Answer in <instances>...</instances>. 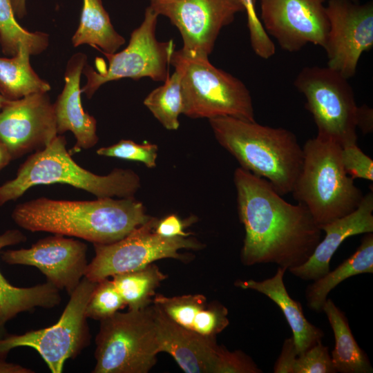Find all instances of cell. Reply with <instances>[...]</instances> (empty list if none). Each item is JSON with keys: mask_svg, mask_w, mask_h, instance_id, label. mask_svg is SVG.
Returning a JSON list of instances; mask_svg holds the SVG:
<instances>
[{"mask_svg": "<svg viewBox=\"0 0 373 373\" xmlns=\"http://www.w3.org/2000/svg\"><path fill=\"white\" fill-rule=\"evenodd\" d=\"M149 6L177 28L182 50L208 57L222 29L244 11L240 0H150Z\"/></svg>", "mask_w": 373, "mask_h": 373, "instance_id": "obj_13", "label": "cell"}, {"mask_svg": "<svg viewBox=\"0 0 373 373\" xmlns=\"http://www.w3.org/2000/svg\"><path fill=\"white\" fill-rule=\"evenodd\" d=\"M157 151L155 144L148 142L137 144L133 140H122L113 145L101 147L96 152L99 155L140 162L149 168H153L156 166Z\"/></svg>", "mask_w": 373, "mask_h": 373, "instance_id": "obj_31", "label": "cell"}, {"mask_svg": "<svg viewBox=\"0 0 373 373\" xmlns=\"http://www.w3.org/2000/svg\"><path fill=\"white\" fill-rule=\"evenodd\" d=\"M372 273L373 234L368 233L352 256L307 287L305 291L307 307L316 312H323L329 293L338 284L356 275Z\"/></svg>", "mask_w": 373, "mask_h": 373, "instance_id": "obj_23", "label": "cell"}, {"mask_svg": "<svg viewBox=\"0 0 373 373\" xmlns=\"http://www.w3.org/2000/svg\"><path fill=\"white\" fill-rule=\"evenodd\" d=\"M329 348L321 341L298 355L294 361L293 373H335Z\"/></svg>", "mask_w": 373, "mask_h": 373, "instance_id": "obj_33", "label": "cell"}, {"mask_svg": "<svg viewBox=\"0 0 373 373\" xmlns=\"http://www.w3.org/2000/svg\"><path fill=\"white\" fill-rule=\"evenodd\" d=\"M325 0H260V21L281 49L295 52L308 44L324 47L329 30Z\"/></svg>", "mask_w": 373, "mask_h": 373, "instance_id": "obj_15", "label": "cell"}, {"mask_svg": "<svg viewBox=\"0 0 373 373\" xmlns=\"http://www.w3.org/2000/svg\"><path fill=\"white\" fill-rule=\"evenodd\" d=\"M12 160L11 155L6 146L0 141V171Z\"/></svg>", "mask_w": 373, "mask_h": 373, "instance_id": "obj_40", "label": "cell"}, {"mask_svg": "<svg viewBox=\"0 0 373 373\" xmlns=\"http://www.w3.org/2000/svg\"><path fill=\"white\" fill-rule=\"evenodd\" d=\"M66 146L65 137L57 135L45 148L30 155L16 177L0 186V206L16 200L39 184H66L97 198L134 197L140 189V177L131 169H115L106 175L95 174L77 164Z\"/></svg>", "mask_w": 373, "mask_h": 373, "instance_id": "obj_4", "label": "cell"}, {"mask_svg": "<svg viewBox=\"0 0 373 373\" xmlns=\"http://www.w3.org/2000/svg\"><path fill=\"white\" fill-rule=\"evenodd\" d=\"M347 78L326 66L304 67L294 84L306 99L318 134L334 140L341 148L357 144L358 106Z\"/></svg>", "mask_w": 373, "mask_h": 373, "instance_id": "obj_9", "label": "cell"}, {"mask_svg": "<svg viewBox=\"0 0 373 373\" xmlns=\"http://www.w3.org/2000/svg\"><path fill=\"white\" fill-rule=\"evenodd\" d=\"M352 1H357V0H352Z\"/></svg>", "mask_w": 373, "mask_h": 373, "instance_id": "obj_42", "label": "cell"}, {"mask_svg": "<svg viewBox=\"0 0 373 373\" xmlns=\"http://www.w3.org/2000/svg\"><path fill=\"white\" fill-rule=\"evenodd\" d=\"M111 280L128 309L146 307L153 303L156 288L166 276L155 265L116 274Z\"/></svg>", "mask_w": 373, "mask_h": 373, "instance_id": "obj_27", "label": "cell"}, {"mask_svg": "<svg viewBox=\"0 0 373 373\" xmlns=\"http://www.w3.org/2000/svg\"><path fill=\"white\" fill-rule=\"evenodd\" d=\"M209 122L218 142L240 167L267 180L282 196L291 192L303 158L294 133L231 117Z\"/></svg>", "mask_w": 373, "mask_h": 373, "instance_id": "obj_3", "label": "cell"}, {"mask_svg": "<svg viewBox=\"0 0 373 373\" xmlns=\"http://www.w3.org/2000/svg\"><path fill=\"white\" fill-rule=\"evenodd\" d=\"M57 135L53 104L47 93L9 100L0 110V141L12 160L43 149Z\"/></svg>", "mask_w": 373, "mask_h": 373, "instance_id": "obj_16", "label": "cell"}, {"mask_svg": "<svg viewBox=\"0 0 373 373\" xmlns=\"http://www.w3.org/2000/svg\"><path fill=\"white\" fill-rule=\"evenodd\" d=\"M86 55L82 52L74 55L68 61L64 86L53 104L58 135L70 131L76 138L73 152L93 147L98 142L97 121L86 112L81 100L80 77L86 65Z\"/></svg>", "mask_w": 373, "mask_h": 373, "instance_id": "obj_19", "label": "cell"}, {"mask_svg": "<svg viewBox=\"0 0 373 373\" xmlns=\"http://www.w3.org/2000/svg\"><path fill=\"white\" fill-rule=\"evenodd\" d=\"M9 101L0 94V110L5 106V104Z\"/></svg>", "mask_w": 373, "mask_h": 373, "instance_id": "obj_41", "label": "cell"}, {"mask_svg": "<svg viewBox=\"0 0 373 373\" xmlns=\"http://www.w3.org/2000/svg\"><path fill=\"white\" fill-rule=\"evenodd\" d=\"M11 217L23 229L77 237L93 245L115 242L151 218L134 197L91 201L41 197L16 205Z\"/></svg>", "mask_w": 373, "mask_h": 373, "instance_id": "obj_2", "label": "cell"}, {"mask_svg": "<svg viewBox=\"0 0 373 373\" xmlns=\"http://www.w3.org/2000/svg\"><path fill=\"white\" fill-rule=\"evenodd\" d=\"M373 193L365 195L352 213L320 227L325 231L309 259L300 266L288 271L305 280H315L325 275L330 260L343 241L351 236L373 232Z\"/></svg>", "mask_w": 373, "mask_h": 373, "instance_id": "obj_18", "label": "cell"}, {"mask_svg": "<svg viewBox=\"0 0 373 373\" xmlns=\"http://www.w3.org/2000/svg\"><path fill=\"white\" fill-rule=\"evenodd\" d=\"M35 371L19 364L8 363L0 359V373H33Z\"/></svg>", "mask_w": 373, "mask_h": 373, "instance_id": "obj_38", "label": "cell"}, {"mask_svg": "<svg viewBox=\"0 0 373 373\" xmlns=\"http://www.w3.org/2000/svg\"><path fill=\"white\" fill-rule=\"evenodd\" d=\"M158 220L151 218L123 238L110 244H94L95 256L88 264L85 277L98 283L116 274L143 268L163 258L182 260L179 251L199 249L202 245L193 238H166L154 231Z\"/></svg>", "mask_w": 373, "mask_h": 373, "instance_id": "obj_11", "label": "cell"}, {"mask_svg": "<svg viewBox=\"0 0 373 373\" xmlns=\"http://www.w3.org/2000/svg\"><path fill=\"white\" fill-rule=\"evenodd\" d=\"M247 13V27L251 48L259 57L267 59L276 52L275 44L265 32L256 11V0H240Z\"/></svg>", "mask_w": 373, "mask_h": 373, "instance_id": "obj_32", "label": "cell"}, {"mask_svg": "<svg viewBox=\"0 0 373 373\" xmlns=\"http://www.w3.org/2000/svg\"><path fill=\"white\" fill-rule=\"evenodd\" d=\"M30 49L21 46L10 58L0 57V94L9 100L47 93L50 84L41 79L30 64Z\"/></svg>", "mask_w": 373, "mask_h": 373, "instance_id": "obj_26", "label": "cell"}, {"mask_svg": "<svg viewBox=\"0 0 373 373\" xmlns=\"http://www.w3.org/2000/svg\"><path fill=\"white\" fill-rule=\"evenodd\" d=\"M0 44L8 56L16 55L21 46H27L32 55H37L48 47V35L24 29L16 21L11 0H0Z\"/></svg>", "mask_w": 373, "mask_h": 373, "instance_id": "obj_28", "label": "cell"}, {"mask_svg": "<svg viewBox=\"0 0 373 373\" xmlns=\"http://www.w3.org/2000/svg\"><path fill=\"white\" fill-rule=\"evenodd\" d=\"M303 153L291 192L294 198L307 208L319 227L354 211L363 194L344 169L341 145L317 135L305 142Z\"/></svg>", "mask_w": 373, "mask_h": 373, "instance_id": "obj_5", "label": "cell"}, {"mask_svg": "<svg viewBox=\"0 0 373 373\" xmlns=\"http://www.w3.org/2000/svg\"><path fill=\"white\" fill-rule=\"evenodd\" d=\"M187 222L188 220L186 222L182 220L175 214H171L158 220L154 231L156 233L166 238L187 237L191 234L184 231Z\"/></svg>", "mask_w": 373, "mask_h": 373, "instance_id": "obj_35", "label": "cell"}, {"mask_svg": "<svg viewBox=\"0 0 373 373\" xmlns=\"http://www.w3.org/2000/svg\"><path fill=\"white\" fill-rule=\"evenodd\" d=\"M1 260L11 265L37 267L48 282L69 296L84 277L88 264L87 245L61 234L40 239L27 249L6 250Z\"/></svg>", "mask_w": 373, "mask_h": 373, "instance_id": "obj_17", "label": "cell"}, {"mask_svg": "<svg viewBox=\"0 0 373 373\" xmlns=\"http://www.w3.org/2000/svg\"><path fill=\"white\" fill-rule=\"evenodd\" d=\"M329 30L323 47L327 66L352 77L358 61L373 46V5L352 0H329L325 6Z\"/></svg>", "mask_w": 373, "mask_h": 373, "instance_id": "obj_14", "label": "cell"}, {"mask_svg": "<svg viewBox=\"0 0 373 373\" xmlns=\"http://www.w3.org/2000/svg\"><path fill=\"white\" fill-rule=\"evenodd\" d=\"M153 303L178 325L203 335L216 336L229 324L227 308L218 301L207 302L202 294H157Z\"/></svg>", "mask_w": 373, "mask_h": 373, "instance_id": "obj_20", "label": "cell"}, {"mask_svg": "<svg viewBox=\"0 0 373 373\" xmlns=\"http://www.w3.org/2000/svg\"><path fill=\"white\" fill-rule=\"evenodd\" d=\"M144 106L167 130L179 128V115L182 114L183 103L180 82L174 71L164 84L153 90L144 99Z\"/></svg>", "mask_w": 373, "mask_h": 373, "instance_id": "obj_29", "label": "cell"}, {"mask_svg": "<svg viewBox=\"0 0 373 373\" xmlns=\"http://www.w3.org/2000/svg\"><path fill=\"white\" fill-rule=\"evenodd\" d=\"M75 47L89 44L107 53H114L125 39L113 28L101 0H83L79 24L72 38Z\"/></svg>", "mask_w": 373, "mask_h": 373, "instance_id": "obj_25", "label": "cell"}, {"mask_svg": "<svg viewBox=\"0 0 373 373\" xmlns=\"http://www.w3.org/2000/svg\"><path fill=\"white\" fill-rule=\"evenodd\" d=\"M96 285L84 276L53 325L0 338V359H6L12 349L28 347L38 352L51 372L61 373L65 362L78 356L90 343L86 308Z\"/></svg>", "mask_w": 373, "mask_h": 373, "instance_id": "obj_8", "label": "cell"}, {"mask_svg": "<svg viewBox=\"0 0 373 373\" xmlns=\"http://www.w3.org/2000/svg\"><path fill=\"white\" fill-rule=\"evenodd\" d=\"M341 160L345 171L352 179L373 180V160L357 144L341 148Z\"/></svg>", "mask_w": 373, "mask_h": 373, "instance_id": "obj_34", "label": "cell"}, {"mask_svg": "<svg viewBox=\"0 0 373 373\" xmlns=\"http://www.w3.org/2000/svg\"><path fill=\"white\" fill-rule=\"evenodd\" d=\"M170 65L180 78L185 116L208 119L231 117L255 121L253 101L246 85L213 66L208 57L174 50Z\"/></svg>", "mask_w": 373, "mask_h": 373, "instance_id": "obj_6", "label": "cell"}, {"mask_svg": "<svg viewBox=\"0 0 373 373\" xmlns=\"http://www.w3.org/2000/svg\"><path fill=\"white\" fill-rule=\"evenodd\" d=\"M15 16L21 19L26 15V0H11Z\"/></svg>", "mask_w": 373, "mask_h": 373, "instance_id": "obj_39", "label": "cell"}, {"mask_svg": "<svg viewBox=\"0 0 373 373\" xmlns=\"http://www.w3.org/2000/svg\"><path fill=\"white\" fill-rule=\"evenodd\" d=\"M286 270L278 267L275 275L262 281L238 280L234 285L244 289L258 291L274 302L280 309L293 333V340L298 355L302 354L318 342L324 333L305 318L301 304L288 294L283 277Z\"/></svg>", "mask_w": 373, "mask_h": 373, "instance_id": "obj_22", "label": "cell"}, {"mask_svg": "<svg viewBox=\"0 0 373 373\" xmlns=\"http://www.w3.org/2000/svg\"><path fill=\"white\" fill-rule=\"evenodd\" d=\"M158 15L149 6L139 27L131 34L128 46L122 51L107 53L108 66L96 61L97 71L85 65L82 73L87 82L82 93L90 98L103 84L122 78L138 80L149 77L155 82H164L170 75V58L174 49L172 40L160 41L156 38Z\"/></svg>", "mask_w": 373, "mask_h": 373, "instance_id": "obj_10", "label": "cell"}, {"mask_svg": "<svg viewBox=\"0 0 373 373\" xmlns=\"http://www.w3.org/2000/svg\"><path fill=\"white\" fill-rule=\"evenodd\" d=\"M323 312L334 335L335 346L331 357L336 372L372 373L370 361L356 341L345 313L331 299H327Z\"/></svg>", "mask_w": 373, "mask_h": 373, "instance_id": "obj_24", "label": "cell"}, {"mask_svg": "<svg viewBox=\"0 0 373 373\" xmlns=\"http://www.w3.org/2000/svg\"><path fill=\"white\" fill-rule=\"evenodd\" d=\"M160 352L153 303L142 309L117 312L100 321L93 372L147 373Z\"/></svg>", "mask_w": 373, "mask_h": 373, "instance_id": "obj_7", "label": "cell"}, {"mask_svg": "<svg viewBox=\"0 0 373 373\" xmlns=\"http://www.w3.org/2000/svg\"><path fill=\"white\" fill-rule=\"evenodd\" d=\"M233 182L245 230L242 262L275 263L286 271L305 263L323 231L307 208L287 202L267 180L241 167L236 169Z\"/></svg>", "mask_w": 373, "mask_h": 373, "instance_id": "obj_1", "label": "cell"}, {"mask_svg": "<svg viewBox=\"0 0 373 373\" xmlns=\"http://www.w3.org/2000/svg\"><path fill=\"white\" fill-rule=\"evenodd\" d=\"M356 126L364 134L372 132L373 110L366 104L358 107Z\"/></svg>", "mask_w": 373, "mask_h": 373, "instance_id": "obj_37", "label": "cell"}, {"mask_svg": "<svg viewBox=\"0 0 373 373\" xmlns=\"http://www.w3.org/2000/svg\"><path fill=\"white\" fill-rule=\"evenodd\" d=\"M126 306L111 280L98 283L86 308L87 318L102 321L113 316Z\"/></svg>", "mask_w": 373, "mask_h": 373, "instance_id": "obj_30", "label": "cell"}, {"mask_svg": "<svg viewBox=\"0 0 373 373\" xmlns=\"http://www.w3.org/2000/svg\"><path fill=\"white\" fill-rule=\"evenodd\" d=\"M298 356L292 336L283 343L281 353L275 363L274 372L293 373L294 361Z\"/></svg>", "mask_w": 373, "mask_h": 373, "instance_id": "obj_36", "label": "cell"}, {"mask_svg": "<svg viewBox=\"0 0 373 373\" xmlns=\"http://www.w3.org/2000/svg\"><path fill=\"white\" fill-rule=\"evenodd\" d=\"M26 240V236L19 230H7L0 235V251ZM61 301L60 290L48 281L32 287H18L11 285L0 271V336L6 325L19 314L37 307L51 309Z\"/></svg>", "mask_w": 373, "mask_h": 373, "instance_id": "obj_21", "label": "cell"}, {"mask_svg": "<svg viewBox=\"0 0 373 373\" xmlns=\"http://www.w3.org/2000/svg\"><path fill=\"white\" fill-rule=\"evenodd\" d=\"M160 352L170 354L186 373H262L240 350L230 352L216 341L178 325L153 303Z\"/></svg>", "mask_w": 373, "mask_h": 373, "instance_id": "obj_12", "label": "cell"}]
</instances>
